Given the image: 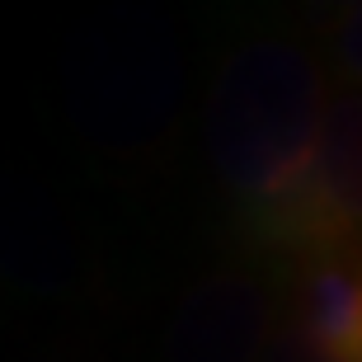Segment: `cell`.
Returning a JSON list of instances; mask_svg holds the SVG:
<instances>
[{
  "label": "cell",
  "mask_w": 362,
  "mask_h": 362,
  "mask_svg": "<svg viewBox=\"0 0 362 362\" xmlns=\"http://www.w3.org/2000/svg\"><path fill=\"white\" fill-rule=\"evenodd\" d=\"M320 76L287 42H259L226 62L212 99V160L230 198L269 245L306 188L325 127Z\"/></svg>",
  "instance_id": "cell-1"
},
{
  "label": "cell",
  "mask_w": 362,
  "mask_h": 362,
  "mask_svg": "<svg viewBox=\"0 0 362 362\" xmlns=\"http://www.w3.org/2000/svg\"><path fill=\"white\" fill-rule=\"evenodd\" d=\"M269 245L296 250L301 259L339 245H362V94L329 99L310 179L273 226Z\"/></svg>",
  "instance_id": "cell-2"
},
{
  "label": "cell",
  "mask_w": 362,
  "mask_h": 362,
  "mask_svg": "<svg viewBox=\"0 0 362 362\" xmlns=\"http://www.w3.org/2000/svg\"><path fill=\"white\" fill-rule=\"evenodd\" d=\"M292 339L320 362H362V245L301 259L292 287Z\"/></svg>",
  "instance_id": "cell-3"
},
{
  "label": "cell",
  "mask_w": 362,
  "mask_h": 362,
  "mask_svg": "<svg viewBox=\"0 0 362 362\" xmlns=\"http://www.w3.org/2000/svg\"><path fill=\"white\" fill-rule=\"evenodd\" d=\"M334 66L362 85V5H344L334 19Z\"/></svg>",
  "instance_id": "cell-4"
},
{
  "label": "cell",
  "mask_w": 362,
  "mask_h": 362,
  "mask_svg": "<svg viewBox=\"0 0 362 362\" xmlns=\"http://www.w3.org/2000/svg\"><path fill=\"white\" fill-rule=\"evenodd\" d=\"M264 362H320V358H310V353L301 349V344H296L292 334H287V339H282V344H278V349H273Z\"/></svg>",
  "instance_id": "cell-5"
}]
</instances>
